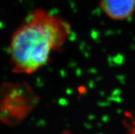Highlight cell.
<instances>
[{
  "instance_id": "cell-1",
  "label": "cell",
  "mask_w": 135,
  "mask_h": 134,
  "mask_svg": "<svg viewBox=\"0 0 135 134\" xmlns=\"http://www.w3.org/2000/svg\"><path fill=\"white\" fill-rule=\"evenodd\" d=\"M71 30L61 17L36 9L14 33L10 47L13 71L31 74L46 64L50 55L61 49Z\"/></svg>"
},
{
  "instance_id": "cell-2",
  "label": "cell",
  "mask_w": 135,
  "mask_h": 134,
  "mask_svg": "<svg viewBox=\"0 0 135 134\" xmlns=\"http://www.w3.org/2000/svg\"><path fill=\"white\" fill-rule=\"evenodd\" d=\"M0 95V119L8 124L15 123L22 120L31 108V105H25L23 87H3Z\"/></svg>"
},
{
  "instance_id": "cell-3",
  "label": "cell",
  "mask_w": 135,
  "mask_h": 134,
  "mask_svg": "<svg viewBox=\"0 0 135 134\" xmlns=\"http://www.w3.org/2000/svg\"><path fill=\"white\" fill-rule=\"evenodd\" d=\"M100 8L113 20H126L134 12L135 0H101Z\"/></svg>"
}]
</instances>
